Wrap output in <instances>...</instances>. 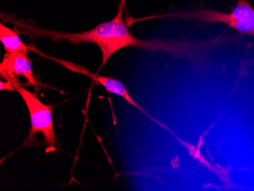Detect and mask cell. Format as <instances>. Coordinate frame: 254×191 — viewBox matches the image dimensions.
Masks as SVG:
<instances>
[{
  "label": "cell",
  "mask_w": 254,
  "mask_h": 191,
  "mask_svg": "<svg viewBox=\"0 0 254 191\" xmlns=\"http://www.w3.org/2000/svg\"><path fill=\"white\" fill-rule=\"evenodd\" d=\"M31 51H32V52L37 53L38 55L41 56L42 58H47V59L51 60V61H53L54 62L57 63V64H59L60 65L65 67V69H68V70L76 72V73L82 74V75H85V76H88V78H91V80H93L94 82L100 84V85H102L103 87H105V89H106L108 92H110V93L114 94V95H118V96H121V98H124L127 103L132 105L134 108H136L137 110L140 111L141 113L146 115L148 118H150V119L153 121L154 122L158 124L161 127H165L167 130H170L163 124H161L158 120L154 118L153 117L149 115L143 108H142L140 105H138V104L135 102V100L130 96L129 92H128V90L127 89L124 83L121 82V81L118 80V79L112 78V77L103 76V75H98V73H94V72L88 70L87 68L82 66V65L69 62V61L59 59V58H52V57H50V56L46 55L44 53L41 52V51L38 50L36 47H34V45H32Z\"/></svg>",
  "instance_id": "277c9868"
},
{
  "label": "cell",
  "mask_w": 254,
  "mask_h": 191,
  "mask_svg": "<svg viewBox=\"0 0 254 191\" xmlns=\"http://www.w3.org/2000/svg\"><path fill=\"white\" fill-rule=\"evenodd\" d=\"M0 41L3 44L5 53L31 51V44L28 45L21 41L18 32L0 23Z\"/></svg>",
  "instance_id": "8992f818"
},
{
  "label": "cell",
  "mask_w": 254,
  "mask_h": 191,
  "mask_svg": "<svg viewBox=\"0 0 254 191\" xmlns=\"http://www.w3.org/2000/svg\"><path fill=\"white\" fill-rule=\"evenodd\" d=\"M179 18L204 23H223L243 35L254 37V8L249 0H238L229 12L199 8L189 12H176L158 16L146 17L140 20L155 18Z\"/></svg>",
  "instance_id": "7a4b0ae2"
},
{
  "label": "cell",
  "mask_w": 254,
  "mask_h": 191,
  "mask_svg": "<svg viewBox=\"0 0 254 191\" xmlns=\"http://www.w3.org/2000/svg\"><path fill=\"white\" fill-rule=\"evenodd\" d=\"M0 89L1 91H15V88H14L13 85H11V82H8V81L6 80V82H3V81H1L0 82Z\"/></svg>",
  "instance_id": "52a82bcc"
},
{
  "label": "cell",
  "mask_w": 254,
  "mask_h": 191,
  "mask_svg": "<svg viewBox=\"0 0 254 191\" xmlns=\"http://www.w3.org/2000/svg\"><path fill=\"white\" fill-rule=\"evenodd\" d=\"M1 77L11 82L18 94L25 101L31 118V129L25 145H31L34 142L38 132H41L44 136L46 145L48 148L55 149L57 145V136L54 131L53 121V105H44L40 101L38 95L29 92L21 85L18 78L4 71H0Z\"/></svg>",
  "instance_id": "3957f363"
},
{
  "label": "cell",
  "mask_w": 254,
  "mask_h": 191,
  "mask_svg": "<svg viewBox=\"0 0 254 191\" xmlns=\"http://www.w3.org/2000/svg\"><path fill=\"white\" fill-rule=\"evenodd\" d=\"M28 51L15 53H5L0 64V71L14 75H21L26 78L27 82L37 91L42 84L34 76L32 70V63L28 58Z\"/></svg>",
  "instance_id": "5b68a950"
},
{
  "label": "cell",
  "mask_w": 254,
  "mask_h": 191,
  "mask_svg": "<svg viewBox=\"0 0 254 191\" xmlns=\"http://www.w3.org/2000/svg\"><path fill=\"white\" fill-rule=\"evenodd\" d=\"M5 21L15 25L17 32L28 35L31 38H48L55 42L65 41L73 44L82 43L95 44L102 54L101 68L110 58L120 50L126 48H138L148 52H164L171 55L176 50L175 41L167 40H141L135 38L129 31V27L123 18V5L111 21L103 22L90 31L78 33L59 32L39 28L30 21L17 20L11 15L2 14Z\"/></svg>",
  "instance_id": "6da1fadb"
}]
</instances>
